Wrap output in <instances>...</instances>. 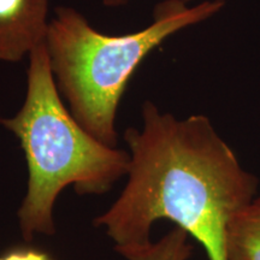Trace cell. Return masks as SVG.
Here are the masks:
<instances>
[{
    "mask_svg": "<svg viewBox=\"0 0 260 260\" xmlns=\"http://www.w3.org/2000/svg\"><path fill=\"white\" fill-rule=\"evenodd\" d=\"M141 115V129L124 133L130 155L124 189L93 224L119 249L147 245L154 223L168 219L197 240L209 260H228V229L258 195V178L209 117L178 119L149 100Z\"/></svg>",
    "mask_w": 260,
    "mask_h": 260,
    "instance_id": "obj_1",
    "label": "cell"
},
{
    "mask_svg": "<svg viewBox=\"0 0 260 260\" xmlns=\"http://www.w3.org/2000/svg\"><path fill=\"white\" fill-rule=\"evenodd\" d=\"M27 92L21 109L0 117L18 139L27 160L28 187L17 217L22 236L53 235L54 205L67 187L80 195H103L128 175L129 152L103 144L63 103L45 44L28 57Z\"/></svg>",
    "mask_w": 260,
    "mask_h": 260,
    "instance_id": "obj_2",
    "label": "cell"
},
{
    "mask_svg": "<svg viewBox=\"0 0 260 260\" xmlns=\"http://www.w3.org/2000/svg\"><path fill=\"white\" fill-rule=\"evenodd\" d=\"M223 6V0L194 6L164 0L154 8L151 24L123 35L98 31L70 6L56 8L45 46L58 89L75 119L103 144L117 147V110L136 69L171 35L211 18Z\"/></svg>",
    "mask_w": 260,
    "mask_h": 260,
    "instance_id": "obj_3",
    "label": "cell"
},
{
    "mask_svg": "<svg viewBox=\"0 0 260 260\" xmlns=\"http://www.w3.org/2000/svg\"><path fill=\"white\" fill-rule=\"evenodd\" d=\"M48 0H0V61L18 63L45 44Z\"/></svg>",
    "mask_w": 260,
    "mask_h": 260,
    "instance_id": "obj_4",
    "label": "cell"
},
{
    "mask_svg": "<svg viewBox=\"0 0 260 260\" xmlns=\"http://www.w3.org/2000/svg\"><path fill=\"white\" fill-rule=\"evenodd\" d=\"M228 260H260V195L237 212L226 234Z\"/></svg>",
    "mask_w": 260,
    "mask_h": 260,
    "instance_id": "obj_5",
    "label": "cell"
},
{
    "mask_svg": "<svg viewBox=\"0 0 260 260\" xmlns=\"http://www.w3.org/2000/svg\"><path fill=\"white\" fill-rule=\"evenodd\" d=\"M116 251L126 260H189L194 246L189 242V235L181 228L175 226L158 241Z\"/></svg>",
    "mask_w": 260,
    "mask_h": 260,
    "instance_id": "obj_6",
    "label": "cell"
},
{
    "mask_svg": "<svg viewBox=\"0 0 260 260\" xmlns=\"http://www.w3.org/2000/svg\"><path fill=\"white\" fill-rule=\"evenodd\" d=\"M0 260H52L45 253L37 249H14L0 256Z\"/></svg>",
    "mask_w": 260,
    "mask_h": 260,
    "instance_id": "obj_7",
    "label": "cell"
},
{
    "mask_svg": "<svg viewBox=\"0 0 260 260\" xmlns=\"http://www.w3.org/2000/svg\"><path fill=\"white\" fill-rule=\"evenodd\" d=\"M102 2H103V5L106 6V8L117 9L128 4L129 0H102ZM180 2L184 3V4H189V3L193 2V0H180Z\"/></svg>",
    "mask_w": 260,
    "mask_h": 260,
    "instance_id": "obj_8",
    "label": "cell"
}]
</instances>
